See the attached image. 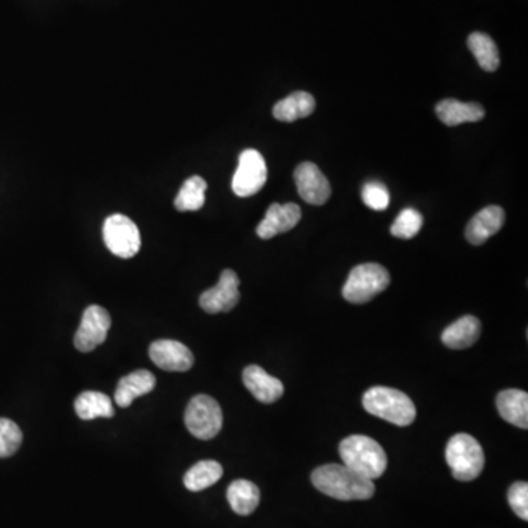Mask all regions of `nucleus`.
<instances>
[{"mask_svg":"<svg viewBox=\"0 0 528 528\" xmlns=\"http://www.w3.org/2000/svg\"><path fill=\"white\" fill-rule=\"evenodd\" d=\"M226 498H228L229 505L233 508V512L247 517L250 513L254 512L259 506V487L248 480H235L229 484Z\"/></svg>","mask_w":528,"mask_h":528,"instance_id":"412c9836","label":"nucleus"},{"mask_svg":"<svg viewBox=\"0 0 528 528\" xmlns=\"http://www.w3.org/2000/svg\"><path fill=\"white\" fill-rule=\"evenodd\" d=\"M156 388V378L147 370H137L120 378L115 392V401L120 409H128L139 397L149 394Z\"/></svg>","mask_w":528,"mask_h":528,"instance_id":"f3484780","label":"nucleus"},{"mask_svg":"<svg viewBox=\"0 0 528 528\" xmlns=\"http://www.w3.org/2000/svg\"><path fill=\"white\" fill-rule=\"evenodd\" d=\"M363 405L371 416L386 419L395 426H409L416 419L417 409L409 397L386 386H375L364 394Z\"/></svg>","mask_w":528,"mask_h":528,"instance_id":"7ed1b4c3","label":"nucleus"},{"mask_svg":"<svg viewBox=\"0 0 528 528\" xmlns=\"http://www.w3.org/2000/svg\"><path fill=\"white\" fill-rule=\"evenodd\" d=\"M311 481L323 495L337 501H368L376 491L373 480L366 479L347 465H322L313 471Z\"/></svg>","mask_w":528,"mask_h":528,"instance_id":"f257e3e1","label":"nucleus"},{"mask_svg":"<svg viewBox=\"0 0 528 528\" xmlns=\"http://www.w3.org/2000/svg\"><path fill=\"white\" fill-rule=\"evenodd\" d=\"M103 240L112 254L120 259H131L141 247L139 228L124 214H112L103 225Z\"/></svg>","mask_w":528,"mask_h":528,"instance_id":"0eeeda50","label":"nucleus"},{"mask_svg":"<svg viewBox=\"0 0 528 528\" xmlns=\"http://www.w3.org/2000/svg\"><path fill=\"white\" fill-rule=\"evenodd\" d=\"M267 181L266 160L260 151L247 149L240 154V161L233 180V190L238 197H252L264 187Z\"/></svg>","mask_w":528,"mask_h":528,"instance_id":"6e6552de","label":"nucleus"},{"mask_svg":"<svg viewBox=\"0 0 528 528\" xmlns=\"http://www.w3.org/2000/svg\"><path fill=\"white\" fill-rule=\"evenodd\" d=\"M223 476V469L218 461H200L188 470L184 477V484L188 491L200 492L218 483Z\"/></svg>","mask_w":528,"mask_h":528,"instance_id":"b1692460","label":"nucleus"},{"mask_svg":"<svg viewBox=\"0 0 528 528\" xmlns=\"http://www.w3.org/2000/svg\"><path fill=\"white\" fill-rule=\"evenodd\" d=\"M446 462L460 481H472L484 469L483 448L467 433H458L446 445Z\"/></svg>","mask_w":528,"mask_h":528,"instance_id":"20e7f679","label":"nucleus"},{"mask_svg":"<svg viewBox=\"0 0 528 528\" xmlns=\"http://www.w3.org/2000/svg\"><path fill=\"white\" fill-rule=\"evenodd\" d=\"M421 226H423V216L417 210L405 209L398 214V218L390 226V233L402 240H411L419 233Z\"/></svg>","mask_w":528,"mask_h":528,"instance_id":"a878e982","label":"nucleus"},{"mask_svg":"<svg viewBox=\"0 0 528 528\" xmlns=\"http://www.w3.org/2000/svg\"><path fill=\"white\" fill-rule=\"evenodd\" d=\"M436 115L448 127H457L465 122H479L483 119L486 112L479 103H464L455 98H446L439 101Z\"/></svg>","mask_w":528,"mask_h":528,"instance_id":"dca6fc26","label":"nucleus"},{"mask_svg":"<svg viewBox=\"0 0 528 528\" xmlns=\"http://www.w3.org/2000/svg\"><path fill=\"white\" fill-rule=\"evenodd\" d=\"M467 46L483 71L495 72L498 69L501 65V57H499L498 46L491 36L480 33V31L471 33L467 38Z\"/></svg>","mask_w":528,"mask_h":528,"instance_id":"4be33fe9","label":"nucleus"},{"mask_svg":"<svg viewBox=\"0 0 528 528\" xmlns=\"http://www.w3.org/2000/svg\"><path fill=\"white\" fill-rule=\"evenodd\" d=\"M481 323L474 316H464L443 330L442 342L450 349L470 348L479 341Z\"/></svg>","mask_w":528,"mask_h":528,"instance_id":"6ab92c4d","label":"nucleus"},{"mask_svg":"<svg viewBox=\"0 0 528 528\" xmlns=\"http://www.w3.org/2000/svg\"><path fill=\"white\" fill-rule=\"evenodd\" d=\"M316 100L307 91H295L288 98L277 101L274 108V117L282 122H295L310 117L315 112Z\"/></svg>","mask_w":528,"mask_h":528,"instance_id":"aec40b11","label":"nucleus"},{"mask_svg":"<svg viewBox=\"0 0 528 528\" xmlns=\"http://www.w3.org/2000/svg\"><path fill=\"white\" fill-rule=\"evenodd\" d=\"M151 361L165 371H187L194 364V356L187 345L171 339L153 342L149 349Z\"/></svg>","mask_w":528,"mask_h":528,"instance_id":"f8f14e48","label":"nucleus"},{"mask_svg":"<svg viewBox=\"0 0 528 528\" xmlns=\"http://www.w3.org/2000/svg\"><path fill=\"white\" fill-rule=\"evenodd\" d=\"M294 178H295L298 194L304 202L313 206H322L329 200L330 192H332L329 181L316 163H311V161L300 163L296 166Z\"/></svg>","mask_w":528,"mask_h":528,"instance_id":"9b49d317","label":"nucleus"},{"mask_svg":"<svg viewBox=\"0 0 528 528\" xmlns=\"http://www.w3.org/2000/svg\"><path fill=\"white\" fill-rule=\"evenodd\" d=\"M23 443V431L14 421L8 419H0V458H8Z\"/></svg>","mask_w":528,"mask_h":528,"instance_id":"bb28decb","label":"nucleus"},{"mask_svg":"<svg viewBox=\"0 0 528 528\" xmlns=\"http://www.w3.org/2000/svg\"><path fill=\"white\" fill-rule=\"evenodd\" d=\"M363 202L370 209L382 212L389 206V192L380 182H368L363 188Z\"/></svg>","mask_w":528,"mask_h":528,"instance_id":"cd10ccee","label":"nucleus"},{"mask_svg":"<svg viewBox=\"0 0 528 528\" xmlns=\"http://www.w3.org/2000/svg\"><path fill=\"white\" fill-rule=\"evenodd\" d=\"M390 284L389 272L378 263H366L351 270L342 295L351 304H366L382 294Z\"/></svg>","mask_w":528,"mask_h":528,"instance_id":"39448f33","label":"nucleus"},{"mask_svg":"<svg viewBox=\"0 0 528 528\" xmlns=\"http://www.w3.org/2000/svg\"><path fill=\"white\" fill-rule=\"evenodd\" d=\"M339 455L344 465L368 480L382 477L388 467L385 450L368 436L352 435L344 439Z\"/></svg>","mask_w":528,"mask_h":528,"instance_id":"f03ea898","label":"nucleus"},{"mask_svg":"<svg viewBox=\"0 0 528 528\" xmlns=\"http://www.w3.org/2000/svg\"><path fill=\"white\" fill-rule=\"evenodd\" d=\"M508 502L521 520H528V484L517 481L508 491Z\"/></svg>","mask_w":528,"mask_h":528,"instance_id":"c85d7f7f","label":"nucleus"},{"mask_svg":"<svg viewBox=\"0 0 528 528\" xmlns=\"http://www.w3.org/2000/svg\"><path fill=\"white\" fill-rule=\"evenodd\" d=\"M301 221V209L295 202L288 204H272L266 216L257 226V235L262 240H270L279 233H288Z\"/></svg>","mask_w":528,"mask_h":528,"instance_id":"ddd939ff","label":"nucleus"},{"mask_svg":"<svg viewBox=\"0 0 528 528\" xmlns=\"http://www.w3.org/2000/svg\"><path fill=\"white\" fill-rule=\"evenodd\" d=\"M499 414L505 421L517 428L528 429V395L524 390H502L496 398Z\"/></svg>","mask_w":528,"mask_h":528,"instance_id":"a211bd4d","label":"nucleus"},{"mask_svg":"<svg viewBox=\"0 0 528 528\" xmlns=\"http://www.w3.org/2000/svg\"><path fill=\"white\" fill-rule=\"evenodd\" d=\"M240 301V277L231 269L222 272L218 285L207 289L200 296V307L209 315L228 313Z\"/></svg>","mask_w":528,"mask_h":528,"instance_id":"1a4fd4ad","label":"nucleus"},{"mask_svg":"<svg viewBox=\"0 0 528 528\" xmlns=\"http://www.w3.org/2000/svg\"><path fill=\"white\" fill-rule=\"evenodd\" d=\"M243 385L253 397L263 404H274L284 395V383L274 376L267 375L259 366H248L243 373Z\"/></svg>","mask_w":528,"mask_h":528,"instance_id":"4468645a","label":"nucleus"},{"mask_svg":"<svg viewBox=\"0 0 528 528\" xmlns=\"http://www.w3.org/2000/svg\"><path fill=\"white\" fill-rule=\"evenodd\" d=\"M505 212L502 207L489 206L480 210L465 229V238L472 245H481L502 229Z\"/></svg>","mask_w":528,"mask_h":528,"instance_id":"2eb2a0df","label":"nucleus"},{"mask_svg":"<svg viewBox=\"0 0 528 528\" xmlns=\"http://www.w3.org/2000/svg\"><path fill=\"white\" fill-rule=\"evenodd\" d=\"M76 412L81 419H94L98 417L109 419L115 416L110 398L94 390H87L77 398Z\"/></svg>","mask_w":528,"mask_h":528,"instance_id":"5701e85b","label":"nucleus"},{"mask_svg":"<svg viewBox=\"0 0 528 528\" xmlns=\"http://www.w3.org/2000/svg\"><path fill=\"white\" fill-rule=\"evenodd\" d=\"M222 424L223 414L216 399L207 395L192 398L185 409V426L192 436L210 440L219 435Z\"/></svg>","mask_w":528,"mask_h":528,"instance_id":"423d86ee","label":"nucleus"},{"mask_svg":"<svg viewBox=\"0 0 528 528\" xmlns=\"http://www.w3.org/2000/svg\"><path fill=\"white\" fill-rule=\"evenodd\" d=\"M110 325H112V320L108 310L100 305H90L84 311L81 325L74 337L77 349L81 352H90L98 348V345L106 341Z\"/></svg>","mask_w":528,"mask_h":528,"instance_id":"9d476101","label":"nucleus"},{"mask_svg":"<svg viewBox=\"0 0 528 528\" xmlns=\"http://www.w3.org/2000/svg\"><path fill=\"white\" fill-rule=\"evenodd\" d=\"M207 182L202 176H192L185 181L175 199V207L180 212H197L206 202Z\"/></svg>","mask_w":528,"mask_h":528,"instance_id":"393cba45","label":"nucleus"}]
</instances>
